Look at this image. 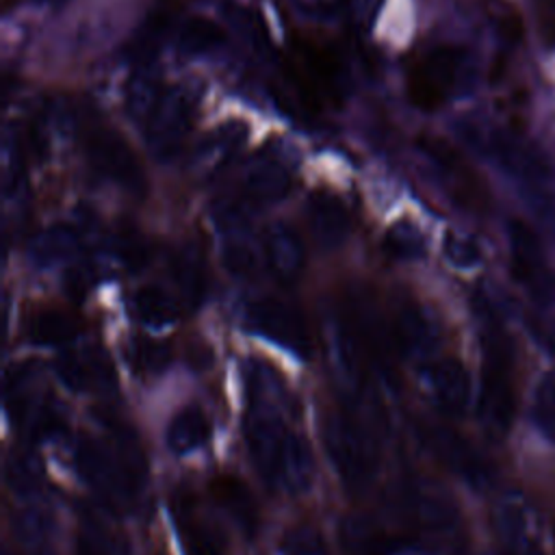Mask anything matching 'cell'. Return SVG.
<instances>
[{
	"label": "cell",
	"instance_id": "cell-29",
	"mask_svg": "<svg viewBox=\"0 0 555 555\" xmlns=\"http://www.w3.org/2000/svg\"><path fill=\"white\" fill-rule=\"evenodd\" d=\"M247 139V126L243 121H228L219 126L204 143H202V160L208 167V173H217L228 165V160L241 150Z\"/></svg>",
	"mask_w": 555,
	"mask_h": 555
},
{
	"label": "cell",
	"instance_id": "cell-37",
	"mask_svg": "<svg viewBox=\"0 0 555 555\" xmlns=\"http://www.w3.org/2000/svg\"><path fill=\"white\" fill-rule=\"evenodd\" d=\"M76 555H115V544L95 520H82L76 535Z\"/></svg>",
	"mask_w": 555,
	"mask_h": 555
},
{
	"label": "cell",
	"instance_id": "cell-30",
	"mask_svg": "<svg viewBox=\"0 0 555 555\" xmlns=\"http://www.w3.org/2000/svg\"><path fill=\"white\" fill-rule=\"evenodd\" d=\"M225 39L223 28L202 15H193L182 22L178 30V48L182 54H206L217 50Z\"/></svg>",
	"mask_w": 555,
	"mask_h": 555
},
{
	"label": "cell",
	"instance_id": "cell-18",
	"mask_svg": "<svg viewBox=\"0 0 555 555\" xmlns=\"http://www.w3.org/2000/svg\"><path fill=\"white\" fill-rule=\"evenodd\" d=\"M340 535L349 555H408L403 538L379 518L351 516Z\"/></svg>",
	"mask_w": 555,
	"mask_h": 555
},
{
	"label": "cell",
	"instance_id": "cell-5",
	"mask_svg": "<svg viewBox=\"0 0 555 555\" xmlns=\"http://www.w3.org/2000/svg\"><path fill=\"white\" fill-rule=\"evenodd\" d=\"M76 128L89 165L124 191L141 197L147 182L128 141L95 108H82Z\"/></svg>",
	"mask_w": 555,
	"mask_h": 555
},
{
	"label": "cell",
	"instance_id": "cell-16",
	"mask_svg": "<svg viewBox=\"0 0 555 555\" xmlns=\"http://www.w3.org/2000/svg\"><path fill=\"white\" fill-rule=\"evenodd\" d=\"M54 371L59 379L76 392L106 390L115 386V371L108 356L98 347H85L65 351L56 362Z\"/></svg>",
	"mask_w": 555,
	"mask_h": 555
},
{
	"label": "cell",
	"instance_id": "cell-21",
	"mask_svg": "<svg viewBox=\"0 0 555 555\" xmlns=\"http://www.w3.org/2000/svg\"><path fill=\"white\" fill-rule=\"evenodd\" d=\"M210 492L243 533L254 535L258 531L260 509L245 481L234 475H217L210 481Z\"/></svg>",
	"mask_w": 555,
	"mask_h": 555
},
{
	"label": "cell",
	"instance_id": "cell-1",
	"mask_svg": "<svg viewBox=\"0 0 555 555\" xmlns=\"http://www.w3.org/2000/svg\"><path fill=\"white\" fill-rule=\"evenodd\" d=\"M245 388L243 431L258 477L282 494L306 492L312 481L314 462L306 440L282 412L286 403L284 384L267 362L249 360L245 366Z\"/></svg>",
	"mask_w": 555,
	"mask_h": 555
},
{
	"label": "cell",
	"instance_id": "cell-11",
	"mask_svg": "<svg viewBox=\"0 0 555 555\" xmlns=\"http://www.w3.org/2000/svg\"><path fill=\"white\" fill-rule=\"evenodd\" d=\"M416 145L421 154L431 163L442 189L455 204H460L466 210L488 208L486 186L453 145L431 134H421L416 139Z\"/></svg>",
	"mask_w": 555,
	"mask_h": 555
},
{
	"label": "cell",
	"instance_id": "cell-27",
	"mask_svg": "<svg viewBox=\"0 0 555 555\" xmlns=\"http://www.w3.org/2000/svg\"><path fill=\"white\" fill-rule=\"evenodd\" d=\"M80 325L78 321L63 310H39L28 321V340L39 347H59L76 338Z\"/></svg>",
	"mask_w": 555,
	"mask_h": 555
},
{
	"label": "cell",
	"instance_id": "cell-34",
	"mask_svg": "<svg viewBox=\"0 0 555 555\" xmlns=\"http://www.w3.org/2000/svg\"><path fill=\"white\" fill-rule=\"evenodd\" d=\"M41 477H43V466L37 460V455H33L28 451H15V453L9 455V460H7V481L11 483V488L15 492H20V494L35 492Z\"/></svg>",
	"mask_w": 555,
	"mask_h": 555
},
{
	"label": "cell",
	"instance_id": "cell-41",
	"mask_svg": "<svg viewBox=\"0 0 555 555\" xmlns=\"http://www.w3.org/2000/svg\"><path fill=\"white\" fill-rule=\"evenodd\" d=\"M551 347L555 349V330H553V334H551Z\"/></svg>",
	"mask_w": 555,
	"mask_h": 555
},
{
	"label": "cell",
	"instance_id": "cell-22",
	"mask_svg": "<svg viewBox=\"0 0 555 555\" xmlns=\"http://www.w3.org/2000/svg\"><path fill=\"white\" fill-rule=\"evenodd\" d=\"M173 525L184 555H223V546L217 531L206 520L199 518L191 501H176Z\"/></svg>",
	"mask_w": 555,
	"mask_h": 555
},
{
	"label": "cell",
	"instance_id": "cell-4",
	"mask_svg": "<svg viewBox=\"0 0 555 555\" xmlns=\"http://www.w3.org/2000/svg\"><path fill=\"white\" fill-rule=\"evenodd\" d=\"M321 436L343 486L351 492L364 490L373 481L379 464L377 438L369 429L364 416H358L351 410L330 412L323 418Z\"/></svg>",
	"mask_w": 555,
	"mask_h": 555
},
{
	"label": "cell",
	"instance_id": "cell-39",
	"mask_svg": "<svg viewBox=\"0 0 555 555\" xmlns=\"http://www.w3.org/2000/svg\"><path fill=\"white\" fill-rule=\"evenodd\" d=\"M95 284V264L82 260L65 271V288L69 295L82 297Z\"/></svg>",
	"mask_w": 555,
	"mask_h": 555
},
{
	"label": "cell",
	"instance_id": "cell-23",
	"mask_svg": "<svg viewBox=\"0 0 555 555\" xmlns=\"http://www.w3.org/2000/svg\"><path fill=\"white\" fill-rule=\"evenodd\" d=\"M208 436H210V421L206 412L199 405L189 403L171 416L165 438L171 453L186 455L204 447Z\"/></svg>",
	"mask_w": 555,
	"mask_h": 555
},
{
	"label": "cell",
	"instance_id": "cell-28",
	"mask_svg": "<svg viewBox=\"0 0 555 555\" xmlns=\"http://www.w3.org/2000/svg\"><path fill=\"white\" fill-rule=\"evenodd\" d=\"M163 89H165V85L158 80V74L150 65L139 67L130 76V80L126 85V111L132 117V121H137V124L147 121Z\"/></svg>",
	"mask_w": 555,
	"mask_h": 555
},
{
	"label": "cell",
	"instance_id": "cell-33",
	"mask_svg": "<svg viewBox=\"0 0 555 555\" xmlns=\"http://www.w3.org/2000/svg\"><path fill=\"white\" fill-rule=\"evenodd\" d=\"M126 356H128L130 366L137 373L154 375V373H160L169 364L171 349L163 340H154L147 336H134L126 347Z\"/></svg>",
	"mask_w": 555,
	"mask_h": 555
},
{
	"label": "cell",
	"instance_id": "cell-15",
	"mask_svg": "<svg viewBox=\"0 0 555 555\" xmlns=\"http://www.w3.org/2000/svg\"><path fill=\"white\" fill-rule=\"evenodd\" d=\"M293 178L286 165L269 154L251 158L241 173V199L243 206H267L280 202L291 191Z\"/></svg>",
	"mask_w": 555,
	"mask_h": 555
},
{
	"label": "cell",
	"instance_id": "cell-20",
	"mask_svg": "<svg viewBox=\"0 0 555 555\" xmlns=\"http://www.w3.org/2000/svg\"><path fill=\"white\" fill-rule=\"evenodd\" d=\"M306 210H308L310 232L321 247L334 249L347 241L351 221L345 204L336 195L327 191H314L308 197Z\"/></svg>",
	"mask_w": 555,
	"mask_h": 555
},
{
	"label": "cell",
	"instance_id": "cell-7",
	"mask_svg": "<svg viewBox=\"0 0 555 555\" xmlns=\"http://www.w3.org/2000/svg\"><path fill=\"white\" fill-rule=\"evenodd\" d=\"M468 52L462 46H436L418 54L408 67L410 102L434 113L444 106L468 76Z\"/></svg>",
	"mask_w": 555,
	"mask_h": 555
},
{
	"label": "cell",
	"instance_id": "cell-35",
	"mask_svg": "<svg viewBox=\"0 0 555 555\" xmlns=\"http://www.w3.org/2000/svg\"><path fill=\"white\" fill-rule=\"evenodd\" d=\"M531 414L538 429L551 442H555V371L542 375V379L538 382L533 392Z\"/></svg>",
	"mask_w": 555,
	"mask_h": 555
},
{
	"label": "cell",
	"instance_id": "cell-3",
	"mask_svg": "<svg viewBox=\"0 0 555 555\" xmlns=\"http://www.w3.org/2000/svg\"><path fill=\"white\" fill-rule=\"evenodd\" d=\"M282 72L288 91L306 111L340 106L347 95V67L340 54L317 39L297 35Z\"/></svg>",
	"mask_w": 555,
	"mask_h": 555
},
{
	"label": "cell",
	"instance_id": "cell-13",
	"mask_svg": "<svg viewBox=\"0 0 555 555\" xmlns=\"http://www.w3.org/2000/svg\"><path fill=\"white\" fill-rule=\"evenodd\" d=\"M507 234L514 280L538 304H551L555 299V275L546 262L538 234L518 219L509 221Z\"/></svg>",
	"mask_w": 555,
	"mask_h": 555
},
{
	"label": "cell",
	"instance_id": "cell-2",
	"mask_svg": "<svg viewBox=\"0 0 555 555\" xmlns=\"http://www.w3.org/2000/svg\"><path fill=\"white\" fill-rule=\"evenodd\" d=\"M481 336V384L477 412L490 436H505L516 414L514 388V343L490 301L475 297Z\"/></svg>",
	"mask_w": 555,
	"mask_h": 555
},
{
	"label": "cell",
	"instance_id": "cell-12",
	"mask_svg": "<svg viewBox=\"0 0 555 555\" xmlns=\"http://www.w3.org/2000/svg\"><path fill=\"white\" fill-rule=\"evenodd\" d=\"M245 325L299 358H310L312 336L301 310L278 297H260L245 308Z\"/></svg>",
	"mask_w": 555,
	"mask_h": 555
},
{
	"label": "cell",
	"instance_id": "cell-31",
	"mask_svg": "<svg viewBox=\"0 0 555 555\" xmlns=\"http://www.w3.org/2000/svg\"><path fill=\"white\" fill-rule=\"evenodd\" d=\"M223 264L236 278H256L264 267L262 245L247 238V234H232L221 249Z\"/></svg>",
	"mask_w": 555,
	"mask_h": 555
},
{
	"label": "cell",
	"instance_id": "cell-14",
	"mask_svg": "<svg viewBox=\"0 0 555 555\" xmlns=\"http://www.w3.org/2000/svg\"><path fill=\"white\" fill-rule=\"evenodd\" d=\"M423 384L431 403L447 416L464 414L470 399V377L455 358H440L423 369Z\"/></svg>",
	"mask_w": 555,
	"mask_h": 555
},
{
	"label": "cell",
	"instance_id": "cell-38",
	"mask_svg": "<svg viewBox=\"0 0 555 555\" xmlns=\"http://www.w3.org/2000/svg\"><path fill=\"white\" fill-rule=\"evenodd\" d=\"M442 251L447 256V260L457 267V269H470L481 260V251L479 247L470 241L464 238L455 232H447L444 234V243H442Z\"/></svg>",
	"mask_w": 555,
	"mask_h": 555
},
{
	"label": "cell",
	"instance_id": "cell-24",
	"mask_svg": "<svg viewBox=\"0 0 555 555\" xmlns=\"http://www.w3.org/2000/svg\"><path fill=\"white\" fill-rule=\"evenodd\" d=\"M171 273L178 286L180 304L184 308H195L206 295V262L195 245L178 249L171 258Z\"/></svg>",
	"mask_w": 555,
	"mask_h": 555
},
{
	"label": "cell",
	"instance_id": "cell-26",
	"mask_svg": "<svg viewBox=\"0 0 555 555\" xmlns=\"http://www.w3.org/2000/svg\"><path fill=\"white\" fill-rule=\"evenodd\" d=\"M180 306V299H173L165 288L154 284L137 288L130 297V312L134 314V319L150 327H165L173 323Z\"/></svg>",
	"mask_w": 555,
	"mask_h": 555
},
{
	"label": "cell",
	"instance_id": "cell-40",
	"mask_svg": "<svg viewBox=\"0 0 555 555\" xmlns=\"http://www.w3.org/2000/svg\"><path fill=\"white\" fill-rule=\"evenodd\" d=\"M382 2L384 0H347V11L351 22L358 28H369L375 22Z\"/></svg>",
	"mask_w": 555,
	"mask_h": 555
},
{
	"label": "cell",
	"instance_id": "cell-9",
	"mask_svg": "<svg viewBox=\"0 0 555 555\" xmlns=\"http://www.w3.org/2000/svg\"><path fill=\"white\" fill-rule=\"evenodd\" d=\"M197 111V93L186 85H165L145 126V139L160 158L173 156L186 141Z\"/></svg>",
	"mask_w": 555,
	"mask_h": 555
},
{
	"label": "cell",
	"instance_id": "cell-8",
	"mask_svg": "<svg viewBox=\"0 0 555 555\" xmlns=\"http://www.w3.org/2000/svg\"><path fill=\"white\" fill-rule=\"evenodd\" d=\"M462 134L496 167L525 184H542L551 178L548 158L525 137L486 121H464Z\"/></svg>",
	"mask_w": 555,
	"mask_h": 555
},
{
	"label": "cell",
	"instance_id": "cell-10",
	"mask_svg": "<svg viewBox=\"0 0 555 555\" xmlns=\"http://www.w3.org/2000/svg\"><path fill=\"white\" fill-rule=\"evenodd\" d=\"M416 436L423 447L470 488L483 490L494 481L492 462L462 434L440 423H418Z\"/></svg>",
	"mask_w": 555,
	"mask_h": 555
},
{
	"label": "cell",
	"instance_id": "cell-19",
	"mask_svg": "<svg viewBox=\"0 0 555 555\" xmlns=\"http://www.w3.org/2000/svg\"><path fill=\"white\" fill-rule=\"evenodd\" d=\"M260 245L264 267L273 273V278L282 284H293L299 278L306 260L304 245L293 228H288L286 223H271L264 230Z\"/></svg>",
	"mask_w": 555,
	"mask_h": 555
},
{
	"label": "cell",
	"instance_id": "cell-17",
	"mask_svg": "<svg viewBox=\"0 0 555 555\" xmlns=\"http://www.w3.org/2000/svg\"><path fill=\"white\" fill-rule=\"evenodd\" d=\"M392 343L399 358H421L436 345V327L427 312L412 299H401L388 317Z\"/></svg>",
	"mask_w": 555,
	"mask_h": 555
},
{
	"label": "cell",
	"instance_id": "cell-25",
	"mask_svg": "<svg viewBox=\"0 0 555 555\" xmlns=\"http://www.w3.org/2000/svg\"><path fill=\"white\" fill-rule=\"evenodd\" d=\"M82 245V232L72 223H52L41 230L30 243V258L41 264H54L74 256Z\"/></svg>",
	"mask_w": 555,
	"mask_h": 555
},
{
	"label": "cell",
	"instance_id": "cell-32",
	"mask_svg": "<svg viewBox=\"0 0 555 555\" xmlns=\"http://www.w3.org/2000/svg\"><path fill=\"white\" fill-rule=\"evenodd\" d=\"M382 247L395 260H416L425 254V238L410 219H399L386 230Z\"/></svg>",
	"mask_w": 555,
	"mask_h": 555
},
{
	"label": "cell",
	"instance_id": "cell-6",
	"mask_svg": "<svg viewBox=\"0 0 555 555\" xmlns=\"http://www.w3.org/2000/svg\"><path fill=\"white\" fill-rule=\"evenodd\" d=\"M74 466L80 479L100 496L113 512H121L141 492V481L126 468L113 442H102L91 436L78 438L74 447Z\"/></svg>",
	"mask_w": 555,
	"mask_h": 555
},
{
	"label": "cell",
	"instance_id": "cell-36",
	"mask_svg": "<svg viewBox=\"0 0 555 555\" xmlns=\"http://www.w3.org/2000/svg\"><path fill=\"white\" fill-rule=\"evenodd\" d=\"M282 555H327L323 535L310 525L291 527L280 542Z\"/></svg>",
	"mask_w": 555,
	"mask_h": 555
}]
</instances>
